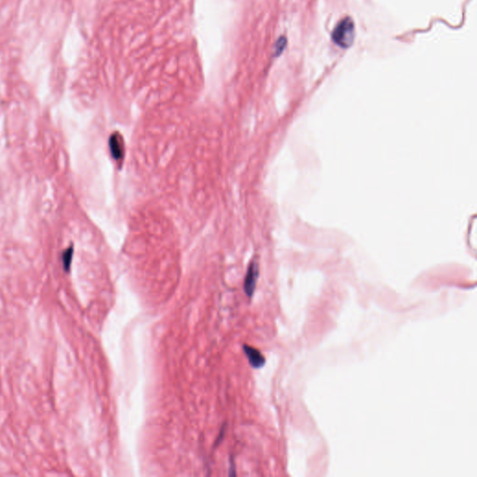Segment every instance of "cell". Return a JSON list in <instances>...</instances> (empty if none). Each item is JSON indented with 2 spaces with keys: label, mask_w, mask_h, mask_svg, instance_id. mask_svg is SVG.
<instances>
[{
  "label": "cell",
  "mask_w": 477,
  "mask_h": 477,
  "mask_svg": "<svg viewBox=\"0 0 477 477\" xmlns=\"http://www.w3.org/2000/svg\"><path fill=\"white\" fill-rule=\"evenodd\" d=\"M226 432H227V426L226 424H224L222 426V428L220 430L219 434L217 435V439H216V442H215V447H217V445H220L221 442H222L225 435H226Z\"/></svg>",
  "instance_id": "5b68a950"
},
{
  "label": "cell",
  "mask_w": 477,
  "mask_h": 477,
  "mask_svg": "<svg viewBox=\"0 0 477 477\" xmlns=\"http://www.w3.org/2000/svg\"><path fill=\"white\" fill-rule=\"evenodd\" d=\"M72 255H73V250L68 249L66 252H65V255H64V260H65V268L68 269V267L70 265L71 259H72Z\"/></svg>",
  "instance_id": "8992f818"
},
{
  "label": "cell",
  "mask_w": 477,
  "mask_h": 477,
  "mask_svg": "<svg viewBox=\"0 0 477 477\" xmlns=\"http://www.w3.org/2000/svg\"><path fill=\"white\" fill-rule=\"evenodd\" d=\"M244 352L252 367L260 368L266 363V360L263 356V354L255 348L251 347L248 345H244Z\"/></svg>",
  "instance_id": "277c9868"
},
{
  "label": "cell",
  "mask_w": 477,
  "mask_h": 477,
  "mask_svg": "<svg viewBox=\"0 0 477 477\" xmlns=\"http://www.w3.org/2000/svg\"><path fill=\"white\" fill-rule=\"evenodd\" d=\"M332 39L337 46L344 49L353 45L355 39V25L352 18L346 17L338 22L332 33Z\"/></svg>",
  "instance_id": "6da1fadb"
},
{
  "label": "cell",
  "mask_w": 477,
  "mask_h": 477,
  "mask_svg": "<svg viewBox=\"0 0 477 477\" xmlns=\"http://www.w3.org/2000/svg\"><path fill=\"white\" fill-rule=\"evenodd\" d=\"M109 149L116 162H122L124 158V141L119 132H114L109 138Z\"/></svg>",
  "instance_id": "3957f363"
},
{
  "label": "cell",
  "mask_w": 477,
  "mask_h": 477,
  "mask_svg": "<svg viewBox=\"0 0 477 477\" xmlns=\"http://www.w3.org/2000/svg\"><path fill=\"white\" fill-rule=\"evenodd\" d=\"M258 275H259L258 265L256 262L253 261L251 262V264L248 267L244 282V293L246 294L248 298H252L255 293Z\"/></svg>",
  "instance_id": "7a4b0ae2"
},
{
  "label": "cell",
  "mask_w": 477,
  "mask_h": 477,
  "mask_svg": "<svg viewBox=\"0 0 477 477\" xmlns=\"http://www.w3.org/2000/svg\"><path fill=\"white\" fill-rule=\"evenodd\" d=\"M228 474L230 476H235L236 475V466H235V461H234L232 457L229 460V472H228Z\"/></svg>",
  "instance_id": "52a82bcc"
}]
</instances>
